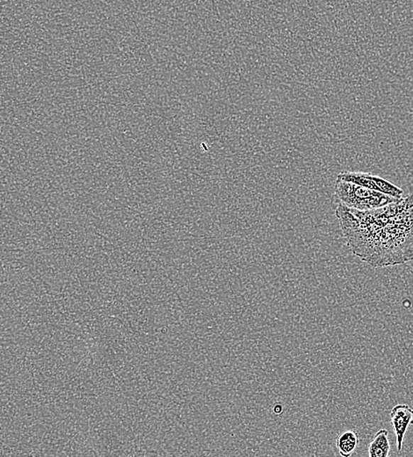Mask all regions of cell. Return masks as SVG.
I'll use <instances>...</instances> for the list:
<instances>
[{
	"instance_id": "cell-3",
	"label": "cell",
	"mask_w": 413,
	"mask_h": 457,
	"mask_svg": "<svg viewBox=\"0 0 413 457\" xmlns=\"http://www.w3.org/2000/svg\"><path fill=\"white\" fill-rule=\"evenodd\" d=\"M337 180L355 183L393 197L402 198L404 194V191L400 187L382 177L371 175V173L345 171L338 173Z\"/></svg>"
},
{
	"instance_id": "cell-5",
	"label": "cell",
	"mask_w": 413,
	"mask_h": 457,
	"mask_svg": "<svg viewBox=\"0 0 413 457\" xmlns=\"http://www.w3.org/2000/svg\"><path fill=\"white\" fill-rule=\"evenodd\" d=\"M389 432L386 429L379 430L368 446V456L370 457H388L390 456V444Z\"/></svg>"
},
{
	"instance_id": "cell-6",
	"label": "cell",
	"mask_w": 413,
	"mask_h": 457,
	"mask_svg": "<svg viewBox=\"0 0 413 457\" xmlns=\"http://www.w3.org/2000/svg\"><path fill=\"white\" fill-rule=\"evenodd\" d=\"M359 444V437L355 431H346L337 439V448L339 455L343 457L351 456Z\"/></svg>"
},
{
	"instance_id": "cell-1",
	"label": "cell",
	"mask_w": 413,
	"mask_h": 457,
	"mask_svg": "<svg viewBox=\"0 0 413 457\" xmlns=\"http://www.w3.org/2000/svg\"><path fill=\"white\" fill-rule=\"evenodd\" d=\"M335 215L350 250L372 268L413 260V194L367 211L339 204Z\"/></svg>"
},
{
	"instance_id": "cell-2",
	"label": "cell",
	"mask_w": 413,
	"mask_h": 457,
	"mask_svg": "<svg viewBox=\"0 0 413 457\" xmlns=\"http://www.w3.org/2000/svg\"><path fill=\"white\" fill-rule=\"evenodd\" d=\"M336 195L341 204L349 209L367 211V210L383 207L395 204L402 198L390 197L381 192L368 189L357 184L343 182L336 180L334 187Z\"/></svg>"
},
{
	"instance_id": "cell-4",
	"label": "cell",
	"mask_w": 413,
	"mask_h": 457,
	"mask_svg": "<svg viewBox=\"0 0 413 457\" xmlns=\"http://www.w3.org/2000/svg\"><path fill=\"white\" fill-rule=\"evenodd\" d=\"M390 418L396 436L397 448L401 451L409 426L413 425V409L408 404H397L390 412Z\"/></svg>"
}]
</instances>
